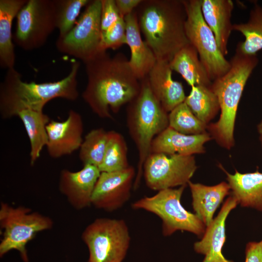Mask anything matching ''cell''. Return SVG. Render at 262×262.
Here are the masks:
<instances>
[{"instance_id": "1", "label": "cell", "mask_w": 262, "mask_h": 262, "mask_svg": "<svg viewBox=\"0 0 262 262\" xmlns=\"http://www.w3.org/2000/svg\"><path fill=\"white\" fill-rule=\"evenodd\" d=\"M87 82L82 96L93 113L102 118H112L138 95L140 81L123 53L111 56L107 51L98 53L84 63Z\"/></svg>"}, {"instance_id": "2", "label": "cell", "mask_w": 262, "mask_h": 262, "mask_svg": "<svg viewBox=\"0 0 262 262\" xmlns=\"http://www.w3.org/2000/svg\"><path fill=\"white\" fill-rule=\"evenodd\" d=\"M136 9L140 31L157 61L169 63L190 44L182 0H143Z\"/></svg>"}, {"instance_id": "3", "label": "cell", "mask_w": 262, "mask_h": 262, "mask_svg": "<svg viewBox=\"0 0 262 262\" xmlns=\"http://www.w3.org/2000/svg\"><path fill=\"white\" fill-rule=\"evenodd\" d=\"M80 66L78 61L71 63L70 71L63 79L54 82H27L15 68L7 70L0 86V113L3 119L16 116L25 109L43 110L49 101L55 98L76 100L79 96L77 75Z\"/></svg>"}, {"instance_id": "4", "label": "cell", "mask_w": 262, "mask_h": 262, "mask_svg": "<svg viewBox=\"0 0 262 262\" xmlns=\"http://www.w3.org/2000/svg\"><path fill=\"white\" fill-rule=\"evenodd\" d=\"M229 62L230 67L228 71L212 82L211 88L217 97L221 114L216 122L207 125L212 138L228 149L234 146V129L238 105L246 82L259 60L257 54H245L236 46Z\"/></svg>"}, {"instance_id": "5", "label": "cell", "mask_w": 262, "mask_h": 262, "mask_svg": "<svg viewBox=\"0 0 262 262\" xmlns=\"http://www.w3.org/2000/svg\"><path fill=\"white\" fill-rule=\"evenodd\" d=\"M137 97L127 108V125L138 151V160L134 190L140 186L143 165L150 153L153 139L169 127L168 114L153 93L147 77L140 80Z\"/></svg>"}, {"instance_id": "6", "label": "cell", "mask_w": 262, "mask_h": 262, "mask_svg": "<svg viewBox=\"0 0 262 262\" xmlns=\"http://www.w3.org/2000/svg\"><path fill=\"white\" fill-rule=\"evenodd\" d=\"M187 185L158 191L153 196H144L134 202V210H143L158 216L162 221V232L169 236L178 230L186 231L202 236L206 226L195 214L187 211L181 198Z\"/></svg>"}, {"instance_id": "7", "label": "cell", "mask_w": 262, "mask_h": 262, "mask_svg": "<svg viewBox=\"0 0 262 262\" xmlns=\"http://www.w3.org/2000/svg\"><path fill=\"white\" fill-rule=\"evenodd\" d=\"M0 225L3 230L0 243V256L12 250L19 252L22 260L28 262L27 244L40 232L52 228V219L31 209L23 206L14 207L1 202Z\"/></svg>"}, {"instance_id": "8", "label": "cell", "mask_w": 262, "mask_h": 262, "mask_svg": "<svg viewBox=\"0 0 262 262\" xmlns=\"http://www.w3.org/2000/svg\"><path fill=\"white\" fill-rule=\"evenodd\" d=\"M89 251L88 262H122L131 243L129 228L123 219L98 218L82 235Z\"/></svg>"}, {"instance_id": "9", "label": "cell", "mask_w": 262, "mask_h": 262, "mask_svg": "<svg viewBox=\"0 0 262 262\" xmlns=\"http://www.w3.org/2000/svg\"><path fill=\"white\" fill-rule=\"evenodd\" d=\"M182 0L186 13V36L197 51L210 79L213 81L228 71L230 63L222 53L213 32L203 18L201 0Z\"/></svg>"}, {"instance_id": "10", "label": "cell", "mask_w": 262, "mask_h": 262, "mask_svg": "<svg viewBox=\"0 0 262 262\" xmlns=\"http://www.w3.org/2000/svg\"><path fill=\"white\" fill-rule=\"evenodd\" d=\"M16 17L14 41L25 50L38 49L56 28L57 0H28Z\"/></svg>"}, {"instance_id": "11", "label": "cell", "mask_w": 262, "mask_h": 262, "mask_svg": "<svg viewBox=\"0 0 262 262\" xmlns=\"http://www.w3.org/2000/svg\"><path fill=\"white\" fill-rule=\"evenodd\" d=\"M101 0H90L72 30L57 39L56 47L60 52L85 63L101 52Z\"/></svg>"}, {"instance_id": "12", "label": "cell", "mask_w": 262, "mask_h": 262, "mask_svg": "<svg viewBox=\"0 0 262 262\" xmlns=\"http://www.w3.org/2000/svg\"><path fill=\"white\" fill-rule=\"evenodd\" d=\"M197 169L193 155L150 153L143 165L147 186L154 191L188 185Z\"/></svg>"}, {"instance_id": "13", "label": "cell", "mask_w": 262, "mask_h": 262, "mask_svg": "<svg viewBox=\"0 0 262 262\" xmlns=\"http://www.w3.org/2000/svg\"><path fill=\"white\" fill-rule=\"evenodd\" d=\"M136 172L132 166L111 172H101L91 198L95 207L107 212L121 208L130 198Z\"/></svg>"}, {"instance_id": "14", "label": "cell", "mask_w": 262, "mask_h": 262, "mask_svg": "<svg viewBox=\"0 0 262 262\" xmlns=\"http://www.w3.org/2000/svg\"><path fill=\"white\" fill-rule=\"evenodd\" d=\"M48 153L52 158L72 154L83 142V123L80 114L73 110L64 121L50 120L46 126Z\"/></svg>"}, {"instance_id": "15", "label": "cell", "mask_w": 262, "mask_h": 262, "mask_svg": "<svg viewBox=\"0 0 262 262\" xmlns=\"http://www.w3.org/2000/svg\"><path fill=\"white\" fill-rule=\"evenodd\" d=\"M98 167L89 164L76 172L63 169L60 174L59 189L75 209L89 207L97 181L100 175Z\"/></svg>"}, {"instance_id": "16", "label": "cell", "mask_w": 262, "mask_h": 262, "mask_svg": "<svg viewBox=\"0 0 262 262\" xmlns=\"http://www.w3.org/2000/svg\"><path fill=\"white\" fill-rule=\"evenodd\" d=\"M238 203L232 195L223 204L217 216L206 228L201 240L194 244V249L204 255L202 262H233L226 259L222 253L226 241V221L229 213Z\"/></svg>"}, {"instance_id": "17", "label": "cell", "mask_w": 262, "mask_h": 262, "mask_svg": "<svg viewBox=\"0 0 262 262\" xmlns=\"http://www.w3.org/2000/svg\"><path fill=\"white\" fill-rule=\"evenodd\" d=\"M172 71L168 62L157 61L147 77L153 93L167 113L184 102L186 97L182 83L173 79Z\"/></svg>"}, {"instance_id": "18", "label": "cell", "mask_w": 262, "mask_h": 262, "mask_svg": "<svg viewBox=\"0 0 262 262\" xmlns=\"http://www.w3.org/2000/svg\"><path fill=\"white\" fill-rule=\"evenodd\" d=\"M212 138L206 132L195 135L179 132L170 127L153 139L150 153H163L184 156L205 152L204 144Z\"/></svg>"}, {"instance_id": "19", "label": "cell", "mask_w": 262, "mask_h": 262, "mask_svg": "<svg viewBox=\"0 0 262 262\" xmlns=\"http://www.w3.org/2000/svg\"><path fill=\"white\" fill-rule=\"evenodd\" d=\"M127 45L131 50L129 60L134 74L140 81L146 78L157 62L153 52L142 39L135 10L124 17Z\"/></svg>"}, {"instance_id": "20", "label": "cell", "mask_w": 262, "mask_h": 262, "mask_svg": "<svg viewBox=\"0 0 262 262\" xmlns=\"http://www.w3.org/2000/svg\"><path fill=\"white\" fill-rule=\"evenodd\" d=\"M233 8L234 3L231 0H201L203 18L213 32L219 49L225 56L228 53V45L233 31L231 17Z\"/></svg>"}, {"instance_id": "21", "label": "cell", "mask_w": 262, "mask_h": 262, "mask_svg": "<svg viewBox=\"0 0 262 262\" xmlns=\"http://www.w3.org/2000/svg\"><path fill=\"white\" fill-rule=\"evenodd\" d=\"M188 185L195 214L206 227L213 221L215 212L224 198L229 194L230 186L224 181L215 185L207 186L190 181Z\"/></svg>"}, {"instance_id": "22", "label": "cell", "mask_w": 262, "mask_h": 262, "mask_svg": "<svg viewBox=\"0 0 262 262\" xmlns=\"http://www.w3.org/2000/svg\"><path fill=\"white\" fill-rule=\"evenodd\" d=\"M220 167L226 173L231 195L236 199L238 204L262 213V173L257 171L241 173L235 170L231 174L221 165Z\"/></svg>"}, {"instance_id": "23", "label": "cell", "mask_w": 262, "mask_h": 262, "mask_svg": "<svg viewBox=\"0 0 262 262\" xmlns=\"http://www.w3.org/2000/svg\"><path fill=\"white\" fill-rule=\"evenodd\" d=\"M28 0H0V65L14 68L15 53L12 26L14 18Z\"/></svg>"}, {"instance_id": "24", "label": "cell", "mask_w": 262, "mask_h": 262, "mask_svg": "<svg viewBox=\"0 0 262 262\" xmlns=\"http://www.w3.org/2000/svg\"><path fill=\"white\" fill-rule=\"evenodd\" d=\"M172 71L180 74L191 87L211 86L212 81L195 48L189 44L180 49L169 63Z\"/></svg>"}, {"instance_id": "25", "label": "cell", "mask_w": 262, "mask_h": 262, "mask_svg": "<svg viewBox=\"0 0 262 262\" xmlns=\"http://www.w3.org/2000/svg\"><path fill=\"white\" fill-rule=\"evenodd\" d=\"M16 116L22 121L28 136L31 146L30 163L33 165L39 158L43 148L46 146L48 136L46 126L50 120L43 110L25 109Z\"/></svg>"}, {"instance_id": "26", "label": "cell", "mask_w": 262, "mask_h": 262, "mask_svg": "<svg viewBox=\"0 0 262 262\" xmlns=\"http://www.w3.org/2000/svg\"><path fill=\"white\" fill-rule=\"evenodd\" d=\"M232 30L245 37L244 41L237 45L240 50L246 54L256 55L262 50V6L255 2L247 21L233 24Z\"/></svg>"}, {"instance_id": "27", "label": "cell", "mask_w": 262, "mask_h": 262, "mask_svg": "<svg viewBox=\"0 0 262 262\" xmlns=\"http://www.w3.org/2000/svg\"><path fill=\"white\" fill-rule=\"evenodd\" d=\"M184 102L195 115L207 125L220 110L217 97L211 86L198 85L191 87Z\"/></svg>"}, {"instance_id": "28", "label": "cell", "mask_w": 262, "mask_h": 262, "mask_svg": "<svg viewBox=\"0 0 262 262\" xmlns=\"http://www.w3.org/2000/svg\"><path fill=\"white\" fill-rule=\"evenodd\" d=\"M130 166L128 159V146L122 134L108 131L107 144L102 162L98 167L100 172L122 170Z\"/></svg>"}, {"instance_id": "29", "label": "cell", "mask_w": 262, "mask_h": 262, "mask_svg": "<svg viewBox=\"0 0 262 262\" xmlns=\"http://www.w3.org/2000/svg\"><path fill=\"white\" fill-rule=\"evenodd\" d=\"M108 139V131L102 128L92 130L85 136L80 148L79 157L83 165L98 168L101 164Z\"/></svg>"}, {"instance_id": "30", "label": "cell", "mask_w": 262, "mask_h": 262, "mask_svg": "<svg viewBox=\"0 0 262 262\" xmlns=\"http://www.w3.org/2000/svg\"><path fill=\"white\" fill-rule=\"evenodd\" d=\"M169 127L175 131L188 135L206 132L207 125L198 119L183 102L168 114Z\"/></svg>"}, {"instance_id": "31", "label": "cell", "mask_w": 262, "mask_h": 262, "mask_svg": "<svg viewBox=\"0 0 262 262\" xmlns=\"http://www.w3.org/2000/svg\"><path fill=\"white\" fill-rule=\"evenodd\" d=\"M89 0H57L56 28L58 37L66 35L74 27L82 8Z\"/></svg>"}, {"instance_id": "32", "label": "cell", "mask_w": 262, "mask_h": 262, "mask_svg": "<svg viewBox=\"0 0 262 262\" xmlns=\"http://www.w3.org/2000/svg\"><path fill=\"white\" fill-rule=\"evenodd\" d=\"M126 26L124 17H121L105 32L101 33L100 51L115 49L127 44Z\"/></svg>"}, {"instance_id": "33", "label": "cell", "mask_w": 262, "mask_h": 262, "mask_svg": "<svg viewBox=\"0 0 262 262\" xmlns=\"http://www.w3.org/2000/svg\"><path fill=\"white\" fill-rule=\"evenodd\" d=\"M101 2L100 23L102 33L109 30L122 16L119 14L115 0H101Z\"/></svg>"}, {"instance_id": "34", "label": "cell", "mask_w": 262, "mask_h": 262, "mask_svg": "<svg viewBox=\"0 0 262 262\" xmlns=\"http://www.w3.org/2000/svg\"><path fill=\"white\" fill-rule=\"evenodd\" d=\"M245 262H262V243L249 242L246 248Z\"/></svg>"}, {"instance_id": "35", "label": "cell", "mask_w": 262, "mask_h": 262, "mask_svg": "<svg viewBox=\"0 0 262 262\" xmlns=\"http://www.w3.org/2000/svg\"><path fill=\"white\" fill-rule=\"evenodd\" d=\"M143 0H115L121 16L124 17L133 12Z\"/></svg>"}, {"instance_id": "36", "label": "cell", "mask_w": 262, "mask_h": 262, "mask_svg": "<svg viewBox=\"0 0 262 262\" xmlns=\"http://www.w3.org/2000/svg\"><path fill=\"white\" fill-rule=\"evenodd\" d=\"M257 130L259 135V139L262 148V121H261L257 126Z\"/></svg>"}, {"instance_id": "37", "label": "cell", "mask_w": 262, "mask_h": 262, "mask_svg": "<svg viewBox=\"0 0 262 262\" xmlns=\"http://www.w3.org/2000/svg\"><path fill=\"white\" fill-rule=\"evenodd\" d=\"M261 241V242H262V241Z\"/></svg>"}]
</instances>
